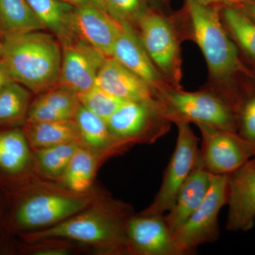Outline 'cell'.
Listing matches in <instances>:
<instances>
[{
	"mask_svg": "<svg viewBox=\"0 0 255 255\" xmlns=\"http://www.w3.org/2000/svg\"><path fill=\"white\" fill-rule=\"evenodd\" d=\"M0 59L14 81L43 93L58 85L61 43L54 35L42 31L5 35Z\"/></svg>",
	"mask_w": 255,
	"mask_h": 255,
	"instance_id": "1",
	"label": "cell"
},
{
	"mask_svg": "<svg viewBox=\"0 0 255 255\" xmlns=\"http://www.w3.org/2000/svg\"><path fill=\"white\" fill-rule=\"evenodd\" d=\"M130 209L114 201L89 207L72 217L31 234L33 241L65 238L125 253L127 224Z\"/></svg>",
	"mask_w": 255,
	"mask_h": 255,
	"instance_id": "2",
	"label": "cell"
},
{
	"mask_svg": "<svg viewBox=\"0 0 255 255\" xmlns=\"http://www.w3.org/2000/svg\"><path fill=\"white\" fill-rule=\"evenodd\" d=\"M184 1L182 14L187 24L188 36L204 55L215 86L223 85L243 71V65L237 48L223 26L221 9L194 0Z\"/></svg>",
	"mask_w": 255,
	"mask_h": 255,
	"instance_id": "3",
	"label": "cell"
},
{
	"mask_svg": "<svg viewBox=\"0 0 255 255\" xmlns=\"http://www.w3.org/2000/svg\"><path fill=\"white\" fill-rule=\"evenodd\" d=\"M157 100L171 123L204 124L238 132V112L234 105L212 90L185 92L168 89Z\"/></svg>",
	"mask_w": 255,
	"mask_h": 255,
	"instance_id": "4",
	"label": "cell"
},
{
	"mask_svg": "<svg viewBox=\"0 0 255 255\" xmlns=\"http://www.w3.org/2000/svg\"><path fill=\"white\" fill-rule=\"evenodd\" d=\"M170 18L159 9L147 8L137 23L147 54L165 82L182 90V61L179 36Z\"/></svg>",
	"mask_w": 255,
	"mask_h": 255,
	"instance_id": "5",
	"label": "cell"
},
{
	"mask_svg": "<svg viewBox=\"0 0 255 255\" xmlns=\"http://www.w3.org/2000/svg\"><path fill=\"white\" fill-rule=\"evenodd\" d=\"M227 175L211 176V187L201 205L174 233V241L179 255L194 254L202 245L219 239V216L228 202Z\"/></svg>",
	"mask_w": 255,
	"mask_h": 255,
	"instance_id": "6",
	"label": "cell"
},
{
	"mask_svg": "<svg viewBox=\"0 0 255 255\" xmlns=\"http://www.w3.org/2000/svg\"><path fill=\"white\" fill-rule=\"evenodd\" d=\"M109 130L119 141L128 145L152 144L170 130L158 100L127 101L107 121Z\"/></svg>",
	"mask_w": 255,
	"mask_h": 255,
	"instance_id": "7",
	"label": "cell"
},
{
	"mask_svg": "<svg viewBox=\"0 0 255 255\" xmlns=\"http://www.w3.org/2000/svg\"><path fill=\"white\" fill-rule=\"evenodd\" d=\"M201 134L199 157L204 168L214 175L234 172L255 157V143L238 132L197 124Z\"/></svg>",
	"mask_w": 255,
	"mask_h": 255,
	"instance_id": "8",
	"label": "cell"
},
{
	"mask_svg": "<svg viewBox=\"0 0 255 255\" xmlns=\"http://www.w3.org/2000/svg\"><path fill=\"white\" fill-rule=\"evenodd\" d=\"M175 148L165 170L155 199L142 214L164 215L172 209L176 198L195 165L199 152V138L190 124L179 123Z\"/></svg>",
	"mask_w": 255,
	"mask_h": 255,
	"instance_id": "9",
	"label": "cell"
},
{
	"mask_svg": "<svg viewBox=\"0 0 255 255\" xmlns=\"http://www.w3.org/2000/svg\"><path fill=\"white\" fill-rule=\"evenodd\" d=\"M92 201V196L85 193L37 194L19 206L16 221L21 227L29 229L51 227L90 207Z\"/></svg>",
	"mask_w": 255,
	"mask_h": 255,
	"instance_id": "10",
	"label": "cell"
},
{
	"mask_svg": "<svg viewBox=\"0 0 255 255\" xmlns=\"http://www.w3.org/2000/svg\"><path fill=\"white\" fill-rule=\"evenodd\" d=\"M62 62L58 85L77 94L95 86L107 57L78 37L61 43Z\"/></svg>",
	"mask_w": 255,
	"mask_h": 255,
	"instance_id": "11",
	"label": "cell"
},
{
	"mask_svg": "<svg viewBox=\"0 0 255 255\" xmlns=\"http://www.w3.org/2000/svg\"><path fill=\"white\" fill-rule=\"evenodd\" d=\"M125 253L140 255H179L174 234L164 215H131L127 224Z\"/></svg>",
	"mask_w": 255,
	"mask_h": 255,
	"instance_id": "12",
	"label": "cell"
},
{
	"mask_svg": "<svg viewBox=\"0 0 255 255\" xmlns=\"http://www.w3.org/2000/svg\"><path fill=\"white\" fill-rule=\"evenodd\" d=\"M226 229L247 232L255 224V162L253 159L228 178Z\"/></svg>",
	"mask_w": 255,
	"mask_h": 255,
	"instance_id": "13",
	"label": "cell"
},
{
	"mask_svg": "<svg viewBox=\"0 0 255 255\" xmlns=\"http://www.w3.org/2000/svg\"><path fill=\"white\" fill-rule=\"evenodd\" d=\"M73 23L77 37L91 45L107 58L112 51L123 24L107 14L103 10L87 0L75 6Z\"/></svg>",
	"mask_w": 255,
	"mask_h": 255,
	"instance_id": "14",
	"label": "cell"
},
{
	"mask_svg": "<svg viewBox=\"0 0 255 255\" xmlns=\"http://www.w3.org/2000/svg\"><path fill=\"white\" fill-rule=\"evenodd\" d=\"M123 27L114 44L112 58L144 80L155 92L172 89L162 78L142 44L133 25L122 23Z\"/></svg>",
	"mask_w": 255,
	"mask_h": 255,
	"instance_id": "15",
	"label": "cell"
},
{
	"mask_svg": "<svg viewBox=\"0 0 255 255\" xmlns=\"http://www.w3.org/2000/svg\"><path fill=\"white\" fill-rule=\"evenodd\" d=\"M95 85L124 101L157 100L155 92L144 80L112 57L106 59Z\"/></svg>",
	"mask_w": 255,
	"mask_h": 255,
	"instance_id": "16",
	"label": "cell"
},
{
	"mask_svg": "<svg viewBox=\"0 0 255 255\" xmlns=\"http://www.w3.org/2000/svg\"><path fill=\"white\" fill-rule=\"evenodd\" d=\"M211 176L198 156L194 168L178 192L173 206L164 214V219L173 234L205 199L211 187Z\"/></svg>",
	"mask_w": 255,
	"mask_h": 255,
	"instance_id": "17",
	"label": "cell"
},
{
	"mask_svg": "<svg viewBox=\"0 0 255 255\" xmlns=\"http://www.w3.org/2000/svg\"><path fill=\"white\" fill-rule=\"evenodd\" d=\"M81 143L92 150L108 155L125 150L127 144L119 141L111 134L107 122L80 105L74 117Z\"/></svg>",
	"mask_w": 255,
	"mask_h": 255,
	"instance_id": "18",
	"label": "cell"
},
{
	"mask_svg": "<svg viewBox=\"0 0 255 255\" xmlns=\"http://www.w3.org/2000/svg\"><path fill=\"white\" fill-rule=\"evenodd\" d=\"M46 29L60 42L77 37L74 31L73 14L75 6L61 0H26Z\"/></svg>",
	"mask_w": 255,
	"mask_h": 255,
	"instance_id": "19",
	"label": "cell"
},
{
	"mask_svg": "<svg viewBox=\"0 0 255 255\" xmlns=\"http://www.w3.org/2000/svg\"><path fill=\"white\" fill-rule=\"evenodd\" d=\"M25 135L35 150L67 142L81 143L74 119L28 124Z\"/></svg>",
	"mask_w": 255,
	"mask_h": 255,
	"instance_id": "20",
	"label": "cell"
},
{
	"mask_svg": "<svg viewBox=\"0 0 255 255\" xmlns=\"http://www.w3.org/2000/svg\"><path fill=\"white\" fill-rule=\"evenodd\" d=\"M46 29L26 0H0V31L5 35Z\"/></svg>",
	"mask_w": 255,
	"mask_h": 255,
	"instance_id": "21",
	"label": "cell"
},
{
	"mask_svg": "<svg viewBox=\"0 0 255 255\" xmlns=\"http://www.w3.org/2000/svg\"><path fill=\"white\" fill-rule=\"evenodd\" d=\"M96 164L92 150L80 145L64 172L63 182L74 193H86L93 181Z\"/></svg>",
	"mask_w": 255,
	"mask_h": 255,
	"instance_id": "22",
	"label": "cell"
},
{
	"mask_svg": "<svg viewBox=\"0 0 255 255\" xmlns=\"http://www.w3.org/2000/svg\"><path fill=\"white\" fill-rule=\"evenodd\" d=\"M26 135L18 130L0 132V167L16 173L26 167L29 149Z\"/></svg>",
	"mask_w": 255,
	"mask_h": 255,
	"instance_id": "23",
	"label": "cell"
},
{
	"mask_svg": "<svg viewBox=\"0 0 255 255\" xmlns=\"http://www.w3.org/2000/svg\"><path fill=\"white\" fill-rule=\"evenodd\" d=\"M223 21L242 49L255 59V21L238 6L221 8Z\"/></svg>",
	"mask_w": 255,
	"mask_h": 255,
	"instance_id": "24",
	"label": "cell"
},
{
	"mask_svg": "<svg viewBox=\"0 0 255 255\" xmlns=\"http://www.w3.org/2000/svg\"><path fill=\"white\" fill-rule=\"evenodd\" d=\"M81 143L67 142L36 150L38 167L47 177L57 179L63 177L74 154Z\"/></svg>",
	"mask_w": 255,
	"mask_h": 255,
	"instance_id": "25",
	"label": "cell"
},
{
	"mask_svg": "<svg viewBox=\"0 0 255 255\" xmlns=\"http://www.w3.org/2000/svg\"><path fill=\"white\" fill-rule=\"evenodd\" d=\"M30 94L27 88L12 81L0 91V124L14 123L27 115Z\"/></svg>",
	"mask_w": 255,
	"mask_h": 255,
	"instance_id": "26",
	"label": "cell"
},
{
	"mask_svg": "<svg viewBox=\"0 0 255 255\" xmlns=\"http://www.w3.org/2000/svg\"><path fill=\"white\" fill-rule=\"evenodd\" d=\"M99 8L120 23L137 24L148 6L147 0H91Z\"/></svg>",
	"mask_w": 255,
	"mask_h": 255,
	"instance_id": "27",
	"label": "cell"
},
{
	"mask_svg": "<svg viewBox=\"0 0 255 255\" xmlns=\"http://www.w3.org/2000/svg\"><path fill=\"white\" fill-rule=\"evenodd\" d=\"M78 95L80 105L104 119L106 122L124 102H127L111 95L96 85Z\"/></svg>",
	"mask_w": 255,
	"mask_h": 255,
	"instance_id": "28",
	"label": "cell"
},
{
	"mask_svg": "<svg viewBox=\"0 0 255 255\" xmlns=\"http://www.w3.org/2000/svg\"><path fill=\"white\" fill-rule=\"evenodd\" d=\"M238 132L255 143V97L243 101L238 107Z\"/></svg>",
	"mask_w": 255,
	"mask_h": 255,
	"instance_id": "29",
	"label": "cell"
},
{
	"mask_svg": "<svg viewBox=\"0 0 255 255\" xmlns=\"http://www.w3.org/2000/svg\"><path fill=\"white\" fill-rule=\"evenodd\" d=\"M194 1L201 4L216 6L221 9L225 6H240L247 2L255 1V0H194Z\"/></svg>",
	"mask_w": 255,
	"mask_h": 255,
	"instance_id": "30",
	"label": "cell"
},
{
	"mask_svg": "<svg viewBox=\"0 0 255 255\" xmlns=\"http://www.w3.org/2000/svg\"><path fill=\"white\" fill-rule=\"evenodd\" d=\"M14 81L11 77L10 76L9 72L6 70V67H5L4 64L0 59V91L2 90L3 88L6 85Z\"/></svg>",
	"mask_w": 255,
	"mask_h": 255,
	"instance_id": "31",
	"label": "cell"
},
{
	"mask_svg": "<svg viewBox=\"0 0 255 255\" xmlns=\"http://www.w3.org/2000/svg\"><path fill=\"white\" fill-rule=\"evenodd\" d=\"M238 7L241 8L255 21V1H249V2H247Z\"/></svg>",
	"mask_w": 255,
	"mask_h": 255,
	"instance_id": "32",
	"label": "cell"
},
{
	"mask_svg": "<svg viewBox=\"0 0 255 255\" xmlns=\"http://www.w3.org/2000/svg\"><path fill=\"white\" fill-rule=\"evenodd\" d=\"M65 2L69 3V4L73 5V6H78L85 3L87 0H61Z\"/></svg>",
	"mask_w": 255,
	"mask_h": 255,
	"instance_id": "33",
	"label": "cell"
},
{
	"mask_svg": "<svg viewBox=\"0 0 255 255\" xmlns=\"http://www.w3.org/2000/svg\"><path fill=\"white\" fill-rule=\"evenodd\" d=\"M1 51H2V41H0V58H1Z\"/></svg>",
	"mask_w": 255,
	"mask_h": 255,
	"instance_id": "34",
	"label": "cell"
},
{
	"mask_svg": "<svg viewBox=\"0 0 255 255\" xmlns=\"http://www.w3.org/2000/svg\"><path fill=\"white\" fill-rule=\"evenodd\" d=\"M253 160H254V162H255V157H254V158H253Z\"/></svg>",
	"mask_w": 255,
	"mask_h": 255,
	"instance_id": "35",
	"label": "cell"
}]
</instances>
